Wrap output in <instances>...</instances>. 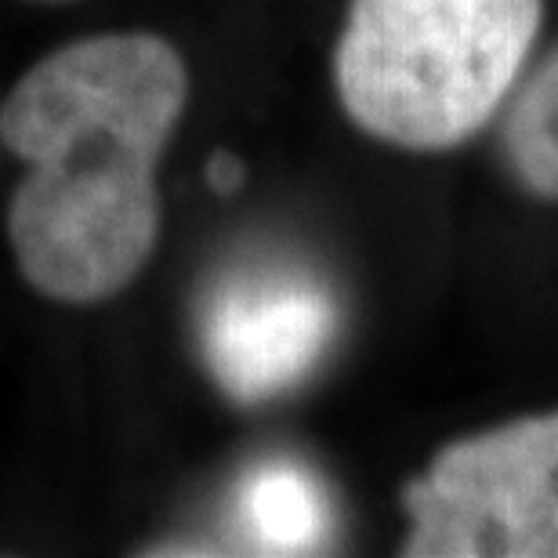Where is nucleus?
I'll return each instance as SVG.
<instances>
[{
	"label": "nucleus",
	"mask_w": 558,
	"mask_h": 558,
	"mask_svg": "<svg viewBox=\"0 0 558 558\" xmlns=\"http://www.w3.org/2000/svg\"><path fill=\"white\" fill-rule=\"evenodd\" d=\"M189 106V65L160 33H98L29 65L0 106V142L26 174L8 243L29 290L102 305L160 240V160Z\"/></svg>",
	"instance_id": "1"
},
{
	"label": "nucleus",
	"mask_w": 558,
	"mask_h": 558,
	"mask_svg": "<svg viewBox=\"0 0 558 558\" xmlns=\"http://www.w3.org/2000/svg\"><path fill=\"white\" fill-rule=\"evenodd\" d=\"M544 0H349L333 87L363 135L439 153L478 135L515 92Z\"/></svg>",
	"instance_id": "2"
},
{
	"label": "nucleus",
	"mask_w": 558,
	"mask_h": 558,
	"mask_svg": "<svg viewBox=\"0 0 558 558\" xmlns=\"http://www.w3.org/2000/svg\"><path fill=\"white\" fill-rule=\"evenodd\" d=\"M403 508V555L558 558V410L446 442Z\"/></svg>",
	"instance_id": "3"
},
{
	"label": "nucleus",
	"mask_w": 558,
	"mask_h": 558,
	"mask_svg": "<svg viewBox=\"0 0 558 558\" xmlns=\"http://www.w3.org/2000/svg\"><path fill=\"white\" fill-rule=\"evenodd\" d=\"M333 330L327 287L301 272H254L218 290L204 323L210 374L240 403H258L308 374Z\"/></svg>",
	"instance_id": "4"
},
{
	"label": "nucleus",
	"mask_w": 558,
	"mask_h": 558,
	"mask_svg": "<svg viewBox=\"0 0 558 558\" xmlns=\"http://www.w3.org/2000/svg\"><path fill=\"white\" fill-rule=\"evenodd\" d=\"M240 522L265 551H312L327 533L323 489L298 464H265L243 486Z\"/></svg>",
	"instance_id": "5"
},
{
	"label": "nucleus",
	"mask_w": 558,
	"mask_h": 558,
	"mask_svg": "<svg viewBox=\"0 0 558 558\" xmlns=\"http://www.w3.org/2000/svg\"><path fill=\"white\" fill-rule=\"evenodd\" d=\"M500 142L519 185L558 204V48L511 95Z\"/></svg>",
	"instance_id": "6"
},
{
	"label": "nucleus",
	"mask_w": 558,
	"mask_h": 558,
	"mask_svg": "<svg viewBox=\"0 0 558 558\" xmlns=\"http://www.w3.org/2000/svg\"><path fill=\"white\" fill-rule=\"evenodd\" d=\"M243 182V163L236 156H215V163H210V185L218 189V193H232Z\"/></svg>",
	"instance_id": "7"
},
{
	"label": "nucleus",
	"mask_w": 558,
	"mask_h": 558,
	"mask_svg": "<svg viewBox=\"0 0 558 558\" xmlns=\"http://www.w3.org/2000/svg\"><path fill=\"white\" fill-rule=\"evenodd\" d=\"M33 4H73V0H33Z\"/></svg>",
	"instance_id": "8"
}]
</instances>
